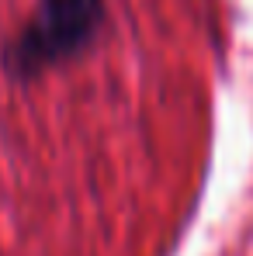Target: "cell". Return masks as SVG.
I'll return each instance as SVG.
<instances>
[{"instance_id": "obj_1", "label": "cell", "mask_w": 253, "mask_h": 256, "mask_svg": "<svg viewBox=\"0 0 253 256\" xmlns=\"http://www.w3.org/2000/svg\"><path fill=\"white\" fill-rule=\"evenodd\" d=\"M101 24L104 0H39L25 24L0 45V66L11 80L28 84L77 59L97 42Z\"/></svg>"}]
</instances>
